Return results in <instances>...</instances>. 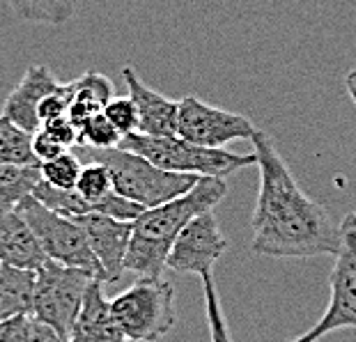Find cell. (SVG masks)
<instances>
[{"label":"cell","instance_id":"obj_6","mask_svg":"<svg viewBox=\"0 0 356 342\" xmlns=\"http://www.w3.org/2000/svg\"><path fill=\"white\" fill-rule=\"evenodd\" d=\"M92 280L97 278L88 271L65 267L44 257V262L35 269L30 317L40 324H47L60 338L67 340Z\"/></svg>","mask_w":356,"mask_h":342},{"label":"cell","instance_id":"obj_8","mask_svg":"<svg viewBox=\"0 0 356 342\" xmlns=\"http://www.w3.org/2000/svg\"><path fill=\"white\" fill-rule=\"evenodd\" d=\"M338 230L340 248L329 276V306L313 329H308L299 338H292L287 342H320L322 338H327L336 331L356 329V209L343 218Z\"/></svg>","mask_w":356,"mask_h":342},{"label":"cell","instance_id":"obj_2","mask_svg":"<svg viewBox=\"0 0 356 342\" xmlns=\"http://www.w3.org/2000/svg\"><path fill=\"white\" fill-rule=\"evenodd\" d=\"M228 195L223 177H198V181L159 207L143 209L131 223V239L124 255V271L140 278H161L172 241L191 218L214 209Z\"/></svg>","mask_w":356,"mask_h":342},{"label":"cell","instance_id":"obj_23","mask_svg":"<svg viewBox=\"0 0 356 342\" xmlns=\"http://www.w3.org/2000/svg\"><path fill=\"white\" fill-rule=\"evenodd\" d=\"M74 191L90 204V209H95V204L113 191V179L108 168L99 161H90L88 165H83Z\"/></svg>","mask_w":356,"mask_h":342},{"label":"cell","instance_id":"obj_4","mask_svg":"<svg viewBox=\"0 0 356 342\" xmlns=\"http://www.w3.org/2000/svg\"><path fill=\"white\" fill-rule=\"evenodd\" d=\"M122 149L145 156L147 161L170 172L195 174V177H228L248 165H255V154H234L225 147H202L179 136H145L129 133L120 140Z\"/></svg>","mask_w":356,"mask_h":342},{"label":"cell","instance_id":"obj_30","mask_svg":"<svg viewBox=\"0 0 356 342\" xmlns=\"http://www.w3.org/2000/svg\"><path fill=\"white\" fill-rule=\"evenodd\" d=\"M42 129L47 131L49 136H53L60 145H65L67 149H70L72 145H76V136H79V131H76V127H74L72 122H70V117H56V120H51V122H44L42 124Z\"/></svg>","mask_w":356,"mask_h":342},{"label":"cell","instance_id":"obj_28","mask_svg":"<svg viewBox=\"0 0 356 342\" xmlns=\"http://www.w3.org/2000/svg\"><path fill=\"white\" fill-rule=\"evenodd\" d=\"M30 329H33V317L17 315L0 322V342H30Z\"/></svg>","mask_w":356,"mask_h":342},{"label":"cell","instance_id":"obj_13","mask_svg":"<svg viewBox=\"0 0 356 342\" xmlns=\"http://www.w3.org/2000/svg\"><path fill=\"white\" fill-rule=\"evenodd\" d=\"M60 86V81L53 76V72L44 65L28 67L24 79L17 88L12 90L10 97L5 99L3 115L21 127L28 133H35L40 129V120H37V104L42 101L49 92H53Z\"/></svg>","mask_w":356,"mask_h":342},{"label":"cell","instance_id":"obj_11","mask_svg":"<svg viewBox=\"0 0 356 342\" xmlns=\"http://www.w3.org/2000/svg\"><path fill=\"white\" fill-rule=\"evenodd\" d=\"M74 220L83 227L88 239V246L92 250L102 267L104 283H118L124 273V255L131 239V223L134 220H120L104 214H83L74 216Z\"/></svg>","mask_w":356,"mask_h":342},{"label":"cell","instance_id":"obj_22","mask_svg":"<svg viewBox=\"0 0 356 342\" xmlns=\"http://www.w3.org/2000/svg\"><path fill=\"white\" fill-rule=\"evenodd\" d=\"M81 168H83L81 158L74 154V152L65 149L63 154H58L56 158H51V161L40 163V177L47 181V184H51L53 188L74 191Z\"/></svg>","mask_w":356,"mask_h":342},{"label":"cell","instance_id":"obj_9","mask_svg":"<svg viewBox=\"0 0 356 342\" xmlns=\"http://www.w3.org/2000/svg\"><path fill=\"white\" fill-rule=\"evenodd\" d=\"M177 136L202 147H225L234 140H251L255 124L239 113L216 108L198 97L177 101Z\"/></svg>","mask_w":356,"mask_h":342},{"label":"cell","instance_id":"obj_27","mask_svg":"<svg viewBox=\"0 0 356 342\" xmlns=\"http://www.w3.org/2000/svg\"><path fill=\"white\" fill-rule=\"evenodd\" d=\"M72 97H74V81L60 83L53 92L44 97L42 101L37 104V120H40V127L44 122H51V120H56V117H65Z\"/></svg>","mask_w":356,"mask_h":342},{"label":"cell","instance_id":"obj_20","mask_svg":"<svg viewBox=\"0 0 356 342\" xmlns=\"http://www.w3.org/2000/svg\"><path fill=\"white\" fill-rule=\"evenodd\" d=\"M33 133L0 115V163L5 165H37L30 147Z\"/></svg>","mask_w":356,"mask_h":342},{"label":"cell","instance_id":"obj_14","mask_svg":"<svg viewBox=\"0 0 356 342\" xmlns=\"http://www.w3.org/2000/svg\"><path fill=\"white\" fill-rule=\"evenodd\" d=\"M40 244L17 204L0 202V262L21 269H37L44 262Z\"/></svg>","mask_w":356,"mask_h":342},{"label":"cell","instance_id":"obj_32","mask_svg":"<svg viewBox=\"0 0 356 342\" xmlns=\"http://www.w3.org/2000/svg\"><path fill=\"white\" fill-rule=\"evenodd\" d=\"M345 88H347V95L352 97V101L356 106V70H352L350 74L345 76Z\"/></svg>","mask_w":356,"mask_h":342},{"label":"cell","instance_id":"obj_16","mask_svg":"<svg viewBox=\"0 0 356 342\" xmlns=\"http://www.w3.org/2000/svg\"><path fill=\"white\" fill-rule=\"evenodd\" d=\"M113 86L99 72H86L81 79L74 81V97L67 108V117L76 127V131L90 117L104 113V106L111 101Z\"/></svg>","mask_w":356,"mask_h":342},{"label":"cell","instance_id":"obj_25","mask_svg":"<svg viewBox=\"0 0 356 342\" xmlns=\"http://www.w3.org/2000/svg\"><path fill=\"white\" fill-rule=\"evenodd\" d=\"M202 292H204V313H207L211 342H232L228 322H225V315L221 308V296L216 292L214 276L202 278Z\"/></svg>","mask_w":356,"mask_h":342},{"label":"cell","instance_id":"obj_1","mask_svg":"<svg viewBox=\"0 0 356 342\" xmlns=\"http://www.w3.org/2000/svg\"><path fill=\"white\" fill-rule=\"evenodd\" d=\"M251 140L260 170V191L251 218L253 253L267 257L336 255L340 230L329 211L299 186L269 133L255 131Z\"/></svg>","mask_w":356,"mask_h":342},{"label":"cell","instance_id":"obj_3","mask_svg":"<svg viewBox=\"0 0 356 342\" xmlns=\"http://www.w3.org/2000/svg\"><path fill=\"white\" fill-rule=\"evenodd\" d=\"M76 147L79 149L74 152L76 156H86L88 161H99L108 168L113 179V191L127 197V200L140 204L143 209L159 207V204L186 193L198 181L195 174L163 170L152 161H147L145 156L134 154V152L122 147Z\"/></svg>","mask_w":356,"mask_h":342},{"label":"cell","instance_id":"obj_21","mask_svg":"<svg viewBox=\"0 0 356 342\" xmlns=\"http://www.w3.org/2000/svg\"><path fill=\"white\" fill-rule=\"evenodd\" d=\"M35 200H40L44 207H49L51 211H56L60 216H83L90 214V204L83 200V197L76 191H63V188H53L51 184H47L44 179L37 181L35 191H33Z\"/></svg>","mask_w":356,"mask_h":342},{"label":"cell","instance_id":"obj_7","mask_svg":"<svg viewBox=\"0 0 356 342\" xmlns=\"http://www.w3.org/2000/svg\"><path fill=\"white\" fill-rule=\"evenodd\" d=\"M17 209L26 218L28 227L33 230L42 253L53 262H60L65 267H74L88 271L90 276L102 280V267L88 246L83 227L70 216H60L49 207H44L33 195L17 202Z\"/></svg>","mask_w":356,"mask_h":342},{"label":"cell","instance_id":"obj_29","mask_svg":"<svg viewBox=\"0 0 356 342\" xmlns=\"http://www.w3.org/2000/svg\"><path fill=\"white\" fill-rule=\"evenodd\" d=\"M30 147H33V156H35L37 163L51 161V158H56L58 154H63V152L67 149L65 145H60L53 136H49L47 131H44L42 127L37 129V131L33 133V138H30Z\"/></svg>","mask_w":356,"mask_h":342},{"label":"cell","instance_id":"obj_10","mask_svg":"<svg viewBox=\"0 0 356 342\" xmlns=\"http://www.w3.org/2000/svg\"><path fill=\"white\" fill-rule=\"evenodd\" d=\"M228 250V239L214 216V209L198 214L184 225V230L172 241L165 267L177 273L193 276H211L216 262Z\"/></svg>","mask_w":356,"mask_h":342},{"label":"cell","instance_id":"obj_15","mask_svg":"<svg viewBox=\"0 0 356 342\" xmlns=\"http://www.w3.org/2000/svg\"><path fill=\"white\" fill-rule=\"evenodd\" d=\"M67 342H131L111 315L108 301L104 299V280L90 283Z\"/></svg>","mask_w":356,"mask_h":342},{"label":"cell","instance_id":"obj_19","mask_svg":"<svg viewBox=\"0 0 356 342\" xmlns=\"http://www.w3.org/2000/svg\"><path fill=\"white\" fill-rule=\"evenodd\" d=\"M40 163L37 165H5L0 163V202L17 204L33 195L40 181Z\"/></svg>","mask_w":356,"mask_h":342},{"label":"cell","instance_id":"obj_31","mask_svg":"<svg viewBox=\"0 0 356 342\" xmlns=\"http://www.w3.org/2000/svg\"><path fill=\"white\" fill-rule=\"evenodd\" d=\"M30 342H67L65 338H60L56 331L49 329L47 324H40L33 319V329H30Z\"/></svg>","mask_w":356,"mask_h":342},{"label":"cell","instance_id":"obj_5","mask_svg":"<svg viewBox=\"0 0 356 342\" xmlns=\"http://www.w3.org/2000/svg\"><path fill=\"white\" fill-rule=\"evenodd\" d=\"M111 315L131 342H156L175 326V290L163 278H140L108 301Z\"/></svg>","mask_w":356,"mask_h":342},{"label":"cell","instance_id":"obj_26","mask_svg":"<svg viewBox=\"0 0 356 342\" xmlns=\"http://www.w3.org/2000/svg\"><path fill=\"white\" fill-rule=\"evenodd\" d=\"M106 120L120 131V136H129L138 131V111L131 101V97H111V101L104 106Z\"/></svg>","mask_w":356,"mask_h":342},{"label":"cell","instance_id":"obj_12","mask_svg":"<svg viewBox=\"0 0 356 342\" xmlns=\"http://www.w3.org/2000/svg\"><path fill=\"white\" fill-rule=\"evenodd\" d=\"M122 79L129 97L138 111V133L145 136H175L177 133V101L147 88L131 65L122 67Z\"/></svg>","mask_w":356,"mask_h":342},{"label":"cell","instance_id":"obj_17","mask_svg":"<svg viewBox=\"0 0 356 342\" xmlns=\"http://www.w3.org/2000/svg\"><path fill=\"white\" fill-rule=\"evenodd\" d=\"M35 271L0 262V322L17 315H30Z\"/></svg>","mask_w":356,"mask_h":342},{"label":"cell","instance_id":"obj_18","mask_svg":"<svg viewBox=\"0 0 356 342\" xmlns=\"http://www.w3.org/2000/svg\"><path fill=\"white\" fill-rule=\"evenodd\" d=\"M12 12L30 24L63 26L76 12L79 0H5Z\"/></svg>","mask_w":356,"mask_h":342},{"label":"cell","instance_id":"obj_24","mask_svg":"<svg viewBox=\"0 0 356 342\" xmlns=\"http://www.w3.org/2000/svg\"><path fill=\"white\" fill-rule=\"evenodd\" d=\"M122 136L115 127H113L108 120H106L104 113L90 117L86 124L79 129L76 136V145L81 147H92V149H108V147H118Z\"/></svg>","mask_w":356,"mask_h":342}]
</instances>
